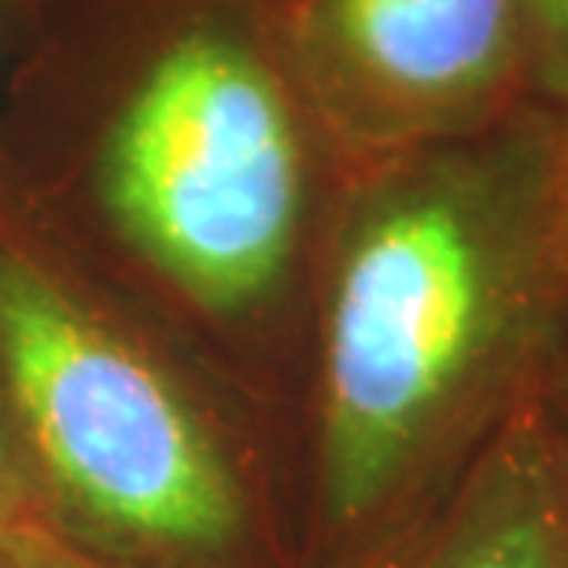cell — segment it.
<instances>
[{
  "label": "cell",
  "instance_id": "cell-1",
  "mask_svg": "<svg viewBox=\"0 0 568 568\" xmlns=\"http://www.w3.org/2000/svg\"><path fill=\"white\" fill-rule=\"evenodd\" d=\"M568 115L377 159L339 222L322 317V509L362 528L531 392L568 317Z\"/></svg>",
  "mask_w": 568,
  "mask_h": 568
},
{
  "label": "cell",
  "instance_id": "cell-8",
  "mask_svg": "<svg viewBox=\"0 0 568 568\" xmlns=\"http://www.w3.org/2000/svg\"><path fill=\"white\" fill-rule=\"evenodd\" d=\"M561 225H565V255H568V155H565V200H561Z\"/></svg>",
  "mask_w": 568,
  "mask_h": 568
},
{
  "label": "cell",
  "instance_id": "cell-2",
  "mask_svg": "<svg viewBox=\"0 0 568 568\" xmlns=\"http://www.w3.org/2000/svg\"><path fill=\"white\" fill-rule=\"evenodd\" d=\"M97 152L115 233L214 314L266 303L306 219L311 115L277 19L247 0H192L126 63Z\"/></svg>",
  "mask_w": 568,
  "mask_h": 568
},
{
  "label": "cell",
  "instance_id": "cell-6",
  "mask_svg": "<svg viewBox=\"0 0 568 568\" xmlns=\"http://www.w3.org/2000/svg\"><path fill=\"white\" fill-rule=\"evenodd\" d=\"M531 52V93L568 115V0H520Z\"/></svg>",
  "mask_w": 568,
  "mask_h": 568
},
{
  "label": "cell",
  "instance_id": "cell-4",
  "mask_svg": "<svg viewBox=\"0 0 568 568\" xmlns=\"http://www.w3.org/2000/svg\"><path fill=\"white\" fill-rule=\"evenodd\" d=\"M277 33L311 119L373 159L465 138L531 97L520 0H288Z\"/></svg>",
  "mask_w": 568,
  "mask_h": 568
},
{
  "label": "cell",
  "instance_id": "cell-5",
  "mask_svg": "<svg viewBox=\"0 0 568 568\" xmlns=\"http://www.w3.org/2000/svg\"><path fill=\"white\" fill-rule=\"evenodd\" d=\"M392 568H568V495L536 384L480 439L458 487Z\"/></svg>",
  "mask_w": 568,
  "mask_h": 568
},
{
  "label": "cell",
  "instance_id": "cell-3",
  "mask_svg": "<svg viewBox=\"0 0 568 568\" xmlns=\"http://www.w3.org/2000/svg\"><path fill=\"white\" fill-rule=\"evenodd\" d=\"M0 366L44 469L89 517L189 554L236 539L230 465L163 373L16 252H0Z\"/></svg>",
  "mask_w": 568,
  "mask_h": 568
},
{
  "label": "cell",
  "instance_id": "cell-7",
  "mask_svg": "<svg viewBox=\"0 0 568 568\" xmlns=\"http://www.w3.org/2000/svg\"><path fill=\"white\" fill-rule=\"evenodd\" d=\"M536 406H539L542 428H547L554 462H558V473H561V484L568 495V317H565L558 339H554L547 362H542V369H539Z\"/></svg>",
  "mask_w": 568,
  "mask_h": 568
}]
</instances>
